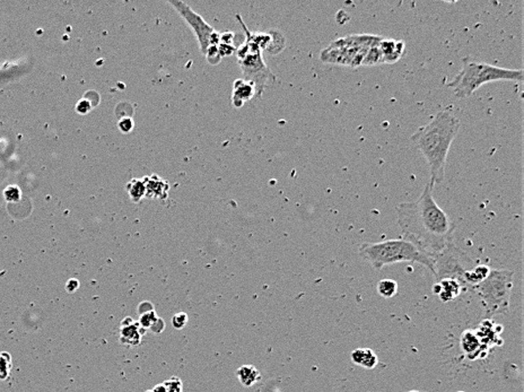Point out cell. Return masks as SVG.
Segmentation results:
<instances>
[{
  "instance_id": "cell-1",
  "label": "cell",
  "mask_w": 524,
  "mask_h": 392,
  "mask_svg": "<svg viewBox=\"0 0 524 392\" xmlns=\"http://www.w3.org/2000/svg\"><path fill=\"white\" fill-rule=\"evenodd\" d=\"M433 187L428 182L418 199L399 204L396 210L403 237L436 253L453 241L455 224L434 199Z\"/></svg>"
},
{
  "instance_id": "cell-2",
  "label": "cell",
  "mask_w": 524,
  "mask_h": 392,
  "mask_svg": "<svg viewBox=\"0 0 524 392\" xmlns=\"http://www.w3.org/2000/svg\"><path fill=\"white\" fill-rule=\"evenodd\" d=\"M460 120L452 111L442 110L425 126L413 133L410 141L430 165L431 183H442L447 160L455 137L460 130Z\"/></svg>"
},
{
  "instance_id": "cell-3",
  "label": "cell",
  "mask_w": 524,
  "mask_h": 392,
  "mask_svg": "<svg viewBox=\"0 0 524 392\" xmlns=\"http://www.w3.org/2000/svg\"><path fill=\"white\" fill-rule=\"evenodd\" d=\"M359 254L375 270L400 262H416L434 273L433 253L409 238L393 239L375 243H363Z\"/></svg>"
},
{
  "instance_id": "cell-4",
  "label": "cell",
  "mask_w": 524,
  "mask_h": 392,
  "mask_svg": "<svg viewBox=\"0 0 524 392\" xmlns=\"http://www.w3.org/2000/svg\"><path fill=\"white\" fill-rule=\"evenodd\" d=\"M497 81L523 82V69L501 68L486 63H477L470 58H463L461 70L448 86L453 88L456 97L467 99L484 84Z\"/></svg>"
},
{
  "instance_id": "cell-5",
  "label": "cell",
  "mask_w": 524,
  "mask_h": 392,
  "mask_svg": "<svg viewBox=\"0 0 524 392\" xmlns=\"http://www.w3.org/2000/svg\"><path fill=\"white\" fill-rule=\"evenodd\" d=\"M513 287L514 271L509 269H492L483 282L472 287L480 298L484 319L509 313Z\"/></svg>"
},
{
  "instance_id": "cell-6",
  "label": "cell",
  "mask_w": 524,
  "mask_h": 392,
  "mask_svg": "<svg viewBox=\"0 0 524 392\" xmlns=\"http://www.w3.org/2000/svg\"><path fill=\"white\" fill-rule=\"evenodd\" d=\"M382 37L372 34H354L338 38L322 50L320 60L324 64L348 66L352 68L363 66L366 53L372 47L379 46Z\"/></svg>"
},
{
  "instance_id": "cell-7",
  "label": "cell",
  "mask_w": 524,
  "mask_h": 392,
  "mask_svg": "<svg viewBox=\"0 0 524 392\" xmlns=\"http://www.w3.org/2000/svg\"><path fill=\"white\" fill-rule=\"evenodd\" d=\"M168 4L176 8L177 12L182 16L198 40L202 54L206 55L207 61L211 65H217L222 58L218 54V47L221 44V33L214 30L207 22L197 14L195 10L187 4L180 0H170Z\"/></svg>"
},
{
  "instance_id": "cell-8",
  "label": "cell",
  "mask_w": 524,
  "mask_h": 392,
  "mask_svg": "<svg viewBox=\"0 0 524 392\" xmlns=\"http://www.w3.org/2000/svg\"><path fill=\"white\" fill-rule=\"evenodd\" d=\"M262 52L259 46L247 36L235 51L243 80L255 86L257 97L261 96L270 78H275L263 59Z\"/></svg>"
},
{
  "instance_id": "cell-9",
  "label": "cell",
  "mask_w": 524,
  "mask_h": 392,
  "mask_svg": "<svg viewBox=\"0 0 524 392\" xmlns=\"http://www.w3.org/2000/svg\"><path fill=\"white\" fill-rule=\"evenodd\" d=\"M434 273L436 282L441 279H455L462 286L467 288L464 284V275L467 271L476 266L472 258L468 256L467 252L461 250L451 241L444 249L436 253H433Z\"/></svg>"
},
{
  "instance_id": "cell-10",
  "label": "cell",
  "mask_w": 524,
  "mask_h": 392,
  "mask_svg": "<svg viewBox=\"0 0 524 392\" xmlns=\"http://www.w3.org/2000/svg\"><path fill=\"white\" fill-rule=\"evenodd\" d=\"M460 348L462 354L469 361H477L488 355L489 349L479 340L475 330H464L460 337Z\"/></svg>"
},
{
  "instance_id": "cell-11",
  "label": "cell",
  "mask_w": 524,
  "mask_h": 392,
  "mask_svg": "<svg viewBox=\"0 0 524 392\" xmlns=\"http://www.w3.org/2000/svg\"><path fill=\"white\" fill-rule=\"evenodd\" d=\"M239 19L241 22V17L239 16ZM242 23V22H241ZM245 31V36H247L255 42L257 46H259L262 51L266 50V51L273 52V53H278L281 50L284 49L285 46V38L284 36L278 32H270V33H250L247 31L246 26L242 23Z\"/></svg>"
},
{
  "instance_id": "cell-12",
  "label": "cell",
  "mask_w": 524,
  "mask_h": 392,
  "mask_svg": "<svg viewBox=\"0 0 524 392\" xmlns=\"http://www.w3.org/2000/svg\"><path fill=\"white\" fill-rule=\"evenodd\" d=\"M501 331H503L501 324L494 322L493 319H483L481 323L479 324V327L475 330L479 340L488 349L492 348V347L501 346L504 344L503 338L500 337Z\"/></svg>"
},
{
  "instance_id": "cell-13",
  "label": "cell",
  "mask_w": 524,
  "mask_h": 392,
  "mask_svg": "<svg viewBox=\"0 0 524 392\" xmlns=\"http://www.w3.org/2000/svg\"><path fill=\"white\" fill-rule=\"evenodd\" d=\"M464 287L455 281V279H441L433 285V293L438 296V299L444 303L453 301L461 294Z\"/></svg>"
},
{
  "instance_id": "cell-14",
  "label": "cell",
  "mask_w": 524,
  "mask_h": 392,
  "mask_svg": "<svg viewBox=\"0 0 524 392\" xmlns=\"http://www.w3.org/2000/svg\"><path fill=\"white\" fill-rule=\"evenodd\" d=\"M379 48L383 64H396L403 55L405 44L403 41H397L393 38H387V40L382 38Z\"/></svg>"
},
{
  "instance_id": "cell-15",
  "label": "cell",
  "mask_w": 524,
  "mask_h": 392,
  "mask_svg": "<svg viewBox=\"0 0 524 392\" xmlns=\"http://www.w3.org/2000/svg\"><path fill=\"white\" fill-rule=\"evenodd\" d=\"M256 96L255 86L251 83L244 80H238L234 82L233 93H232V103L235 108H241L247 101Z\"/></svg>"
},
{
  "instance_id": "cell-16",
  "label": "cell",
  "mask_w": 524,
  "mask_h": 392,
  "mask_svg": "<svg viewBox=\"0 0 524 392\" xmlns=\"http://www.w3.org/2000/svg\"><path fill=\"white\" fill-rule=\"evenodd\" d=\"M351 358L354 364L366 369H373L379 364V358H377L374 350L371 348L354 349L351 354Z\"/></svg>"
},
{
  "instance_id": "cell-17",
  "label": "cell",
  "mask_w": 524,
  "mask_h": 392,
  "mask_svg": "<svg viewBox=\"0 0 524 392\" xmlns=\"http://www.w3.org/2000/svg\"><path fill=\"white\" fill-rule=\"evenodd\" d=\"M144 182L146 186V195H148V197H154V198H157V197L165 198L166 197L168 186L164 180L157 178L156 175H153L150 178L144 179Z\"/></svg>"
},
{
  "instance_id": "cell-18",
  "label": "cell",
  "mask_w": 524,
  "mask_h": 392,
  "mask_svg": "<svg viewBox=\"0 0 524 392\" xmlns=\"http://www.w3.org/2000/svg\"><path fill=\"white\" fill-rule=\"evenodd\" d=\"M490 270L492 269L486 265H476L472 269L467 271L464 275V284L467 288L468 287L472 288L473 286H476V285L483 282L484 279L488 277Z\"/></svg>"
},
{
  "instance_id": "cell-19",
  "label": "cell",
  "mask_w": 524,
  "mask_h": 392,
  "mask_svg": "<svg viewBox=\"0 0 524 392\" xmlns=\"http://www.w3.org/2000/svg\"><path fill=\"white\" fill-rule=\"evenodd\" d=\"M123 322H127V324L122 323L121 341L129 345H138L140 338H142V335L139 332L138 327H134L136 324L132 323V320L130 318H127L126 320H123Z\"/></svg>"
},
{
  "instance_id": "cell-20",
  "label": "cell",
  "mask_w": 524,
  "mask_h": 392,
  "mask_svg": "<svg viewBox=\"0 0 524 392\" xmlns=\"http://www.w3.org/2000/svg\"><path fill=\"white\" fill-rule=\"evenodd\" d=\"M236 377L239 378L241 384L244 386H252L261 379V374L256 366L243 365L236 371Z\"/></svg>"
},
{
  "instance_id": "cell-21",
  "label": "cell",
  "mask_w": 524,
  "mask_h": 392,
  "mask_svg": "<svg viewBox=\"0 0 524 392\" xmlns=\"http://www.w3.org/2000/svg\"><path fill=\"white\" fill-rule=\"evenodd\" d=\"M376 290L383 299H392L398 293V284L393 279H382L377 283Z\"/></svg>"
},
{
  "instance_id": "cell-22",
  "label": "cell",
  "mask_w": 524,
  "mask_h": 392,
  "mask_svg": "<svg viewBox=\"0 0 524 392\" xmlns=\"http://www.w3.org/2000/svg\"><path fill=\"white\" fill-rule=\"evenodd\" d=\"M127 190L133 203H139L146 195V186L144 180H131L127 184Z\"/></svg>"
},
{
  "instance_id": "cell-23",
  "label": "cell",
  "mask_w": 524,
  "mask_h": 392,
  "mask_svg": "<svg viewBox=\"0 0 524 392\" xmlns=\"http://www.w3.org/2000/svg\"><path fill=\"white\" fill-rule=\"evenodd\" d=\"M381 64H383V59H382V54H381L379 46L372 47L365 55L364 61H363V66H375V65H381Z\"/></svg>"
},
{
  "instance_id": "cell-24",
  "label": "cell",
  "mask_w": 524,
  "mask_h": 392,
  "mask_svg": "<svg viewBox=\"0 0 524 392\" xmlns=\"http://www.w3.org/2000/svg\"><path fill=\"white\" fill-rule=\"evenodd\" d=\"M12 369V356L8 352H0V380L5 381L10 374Z\"/></svg>"
},
{
  "instance_id": "cell-25",
  "label": "cell",
  "mask_w": 524,
  "mask_h": 392,
  "mask_svg": "<svg viewBox=\"0 0 524 392\" xmlns=\"http://www.w3.org/2000/svg\"><path fill=\"white\" fill-rule=\"evenodd\" d=\"M157 321H159V318H157L155 311L151 310V311H148L146 313H142V317H140V320H139V324L144 329L145 328L151 329Z\"/></svg>"
},
{
  "instance_id": "cell-26",
  "label": "cell",
  "mask_w": 524,
  "mask_h": 392,
  "mask_svg": "<svg viewBox=\"0 0 524 392\" xmlns=\"http://www.w3.org/2000/svg\"><path fill=\"white\" fill-rule=\"evenodd\" d=\"M167 392H182V381L177 377H173L164 382Z\"/></svg>"
},
{
  "instance_id": "cell-27",
  "label": "cell",
  "mask_w": 524,
  "mask_h": 392,
  "mask_svg": "<svg viewBox=\"0 0 524 392\" xmlns=\"http://www.w3.org/2000/svg\"><path fill=\"white\" fill-rule=\"evenodd\" d=\"M188 320H189V318H188L187 313L180 312V313H177V315H174V317L172 318V324L176 329H183L185 324H187Z\"/></svg>"
},
{
  "instance_id": "cell-28",
  "label": "cell",
  "mask_w": 524,
  "mask_h": 392,
  "mask_svg": "<svg viewBox=\"0 0 524 392\" xmlns=\"http://www.w3.org/2000/svg\"><path fill=\"white\" fill-rule=\"evenodd\" d=\"M133 127V123H132V120L130 119V117H125V119L120 120L119 122V129L122 131V132H129L131 131V129Z\"/></svg>"
},
{
  "instance_id": "cell-29",
  "label": "cell",
  "mask_w": 524,
  "mask_h": 392,
  "mask_svg": "<svg viewBox=\"0 0 524 392\" xmlns=\"http://www.w3.org/2000/svg\"><path fill=\"white\" fill-rule=\"evenodd\" d=\"M78 287H80V282H78L77 279H69L68 283L66 285L67 292L68 293H75Z\"/></svg>"
},
{
  "instance_id": "cell-30",
  "label": "cell",
  "mask_w": 524,
  "mask_h": 392,
  "mask_svg": "<svg viewBox=\"0 0 524 392\" xmlns=\"http://www.w3.org/2000/svg\"><path fill=\"white\" fill-rule=\"evenodd\" d=\"M151 392H167V390H166V388H165L164 383H160V384L155 385L154 388L151 389Z\"/></svg>"
},
{
  "instance_id": "cell-31",
  "label": "cell",
  "mask_w": 524,
  "mask_h": 392,
  "mask_svg": "<svg viewBox=\"0 0 524 392\" xmlns=\"http://www.w3.org/2000/svg\"><path fill=\"white\" fill-rule=\"evenodd\" d=\"M407 392H419V391H417V390H410V391H407Z\"/></svg>"
},
{
  "instance_id": "cell-32",
  "label": "cell",
  "mask_w": 524,
  "mask_h": 392,
  "mask_svg": "<svg viewBox=\"0 0 524 392\" xmlns=\"http://www.w3.org/2000/svg\"><path fill=\"white\" fill-rule=\"evenodd\" d=\"M146 392H151V390H148V391H146Z\"/></svg>"
}]
</instances>
